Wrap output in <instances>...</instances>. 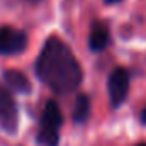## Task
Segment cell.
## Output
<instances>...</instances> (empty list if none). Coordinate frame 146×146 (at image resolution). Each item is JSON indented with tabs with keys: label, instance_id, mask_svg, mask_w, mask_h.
Segmentation results:
<instances>
[{
	"label": "cell",
	"instance_id": "cell-3",
	"mask_svg": "<svg viewBox=\"0 0 146 146\" xmlns=\"http://www.w3.org/2000/svg\"><path fill=\"white\" fill-rule=\"evenodd\" d=\"M19 117H17V107L12 99V94L7 87L0 85V127L5 133H15Z\"/></svg>",
	"mask_w": 146,
	"mask_h": 146
},
{
	"label": "cell",
	"instance_id": "cell-9",
	"mask_svg": "<svg viewBox=\"0 0 146 146\" xmlns=\"http://www.w3.org/2000/svg\"><path fill=\"white\" fill-rule=\"evenodd\" d=\"M141 122L146 124V109H143V112H141Z\"/></svg>",
	"mask_w": 146,
	"mask_h": 146
},
{
	"label": "cell",
	"instance_id": "cell-2",
	"mask_svg": "<svg viewBox=\"0 0 146 146\" xmlns=\"http://www.w3.org/2000/svg\"><path fill=\"white\" fill-rule=\"evenodd\" d=\"M61 124H63V115H61L60 106L54 100H49L42 110L37 141L44 146H58Z\"/></svg>",
	"mask_w": 146,
	"mask_h": 146
},
{
	"label": "cell",
	"instance_id": "cell-8",
	"mask_svg": "<svg viewBox=\"0 0 146 146\" xmlns=\"http://www.w3.org/2000/svg\"><path fill=\"white\" fill-rule=\"evenodd\" d=\"M72 115H73V121H75L76 124L87 122V119H88V115H90V99H88L87 95L82 94V95L76 97Z\"/></svg>",
	"mask_w": 146,
	"mask_h": 146
},
{
	"label": "cell",
	"instance_id": "cell-11",
	"mask_svg": "<svg viewBox=\"0 0 146 146\" xmlns=\"http://www.w3.org/2000/svg\"><path fill=\"white\" fill-rule=\"evenodd\" d=\"M107 3H117V2H121V0H106Z\"/></svg>",
	"mask_w": 146,
	"mask_h": 146
},
{
	"label": "cell",
	"instance_id": "cell-7",
	"mask_svg": "<svg viewBox=\"0 0 146 146\" xmlns=\"http://www.w3.org/2000/svg\"><path fill=\"white\" fill-rule=\"evenodd\" d=\"M3 80L9 88L19 92V94H29L31 92V82L22 72L17 70H7L3 72Z\"/></svg>",
	"mask_w": 146,
	"mask_h": 146
},
{
	"label": "cell",
	"instance_id": "cell-6",
	"mask_svg": "<svg viewBox=\"0 0 146 146\" xmlns=\"http://www.w3.org/2000/svg\"><path fill=\"white\" fill-rule=\"evenodd\" d=\"M109 44V29L104 22H94L88 36V46L92 51H102Z\"/></svg>",
	"mask_w": 146,
	"mask_h": 146
},
{
	"label": "cell",
	"instance_id": "cell-10",
	"mask_svg": "<svg viewBox=\"0 0 146 146\" xmlns=\"http://www.w3.org/2000/svg\"><path fill=\"white\" fill-rule=\"evenodd\" d=\"M26 2H29V3H39L41 0H26Z\"/></svg>",
	"mask_w": 146,
	"mask_h": 146
},
{
	"label": "cell",
	"instance_id": "cell-12",
	"mask_svg": "<svg viewBox=\"0 0 146 146\" xmlns=\"http://www.w3.org/2000/svg\"><path fill=\"white\" fill-rule=\"evenodd\" d=\"M138 146H146V143H139V145H138Z\"/></svg>",
	"mask_w": 146,
	"mask_h": 146
},
{
	"label": "cell",
	"instance_id": "cell-4",
	"mask_svg": "<svg viewBox=\"0 0 146 146\" xmlns=\"http://www.w3.org/2000/svg\"><path fill=\"white\" fill-rule=\"evenodd\" d=\"M129 92V73L126 68H115L109 76V99L112 107L122 106Z\"/></svg>",
	"mask_w": 146,
	"mask_h": 146
},
{
	"label": "cell",
	"instance_id": "cell-5",
	"mask_svg": "<svg viewBox=\"0 0 146 146\" xmlns=\"http://www.w3.org/2000/svg\"><path fill=\"white\" fill-rule=\"evenodd\" d=\"M27 46V36L14 27H0V54H17Z\"/></svg>",
	"mask_w": 146,
	"mask_h": 146
},
{
	"label": "cell",
	"instance_id": "cell-1",
	"mask_svg": "<svg viewBox=\"0 0 146 146\" xmlns=\"http://www.w3.org/2000/svg\"><path fill=\"white\" fill-rule=\"evenodd\" d=\"M39 80L56 94H70L82 82V68L70 48L58 37H49L36 61Z\"/></svg>",
	"mask_w": 146,
	"mask_h": 146
}]
</instances>
